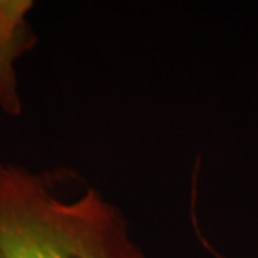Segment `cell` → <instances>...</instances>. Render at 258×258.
Segmentation results:
<instances>
[{
    "label": "cell",
    "mask_w": 258,
    "mask_h": 258,
    "mask_svg": "<svg viewBox=\"0 0 258 258\" xmlns=\"http://www.w3.org/2000/svg\"><path fill=\"white\" fill-rule=\"evenodd\" d=\"M60 181L0 162V258H145L98 189L69 198Z\"/></svg>",
    "instance_id": "cell-1"
},
{
    "label": "cell",
    "mask_w": 258,
    "mask_h": 258,
    "mask_svg": "<svg viewBox=\"0 0 258 258\" xmlns=\"http://www.w3.org/2000/svg\"><path fill=\"white\" fill-rule=\"evenodd\" d=\"M32 9L30 0H0V108L10 116H19L23 109L15 63L36 45L28 22Z\"/></svg>",
    "instance_id": "cell-2"
}]
</instances>
